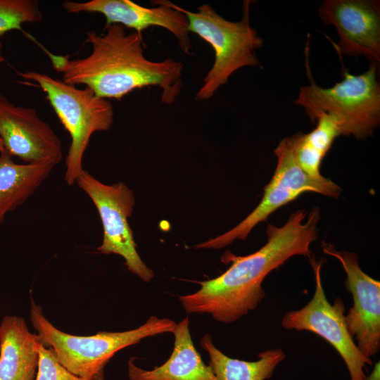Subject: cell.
<instances>
[{"label":"cell","instance_id":"6","mask_svg":"<svg viewBox=\"0 0 380 380\" xmlns=\"http://www.w3.org/2000/svg\"><path fill=\"white\" fill-rule=\"evenodd\" d=\"M18 75L35 83L46 94L71 139L65 158V181L72 186L83 171L82 160L91 135L110 129L114 111L111 103L99 97L89 88H77L51 76L35 71L21 72Z\"/></svg>","mask_w":380,"mask_h":380},{"label":"cell","instance_id":"13","mask_svg":"<svg viewBox=\"0 0 380 380\" xmlns=\"http://www.w3.org/2000/svg\"><path fill=\"white\" fill-rule=\"evenodd\" d=\"M152 4L158 6L146 8L130 0H91L86 2L65 0L62 3V7L69 13H100L106 18V25L120 24L140 34L151 26L163 27L175 37L184 53L191 55L192 45L186 16L167 5L164 0L153 1Z\"/></svg>","mask_w":380,"mask_h":380},{"label":"cell","instance_id":"17","mask_svg":"<svg viewBox=\"0 0 380 380\" xmlns=\"http://www.w3.org/2000/svg\"><path fill=\"white\" fill-rule=\"evenodd\" d=\"M201 346L208 353L209 365L217 380H267L286 358V354L281 348L260 352L255 361L232 358L215 347L209 334L202 337Z\"/></svg>","mask_w":380,"mask_h":380},{"label":"cell","instance_id":"21","mask_svg":"<svg viewBox=\"0 0 380 380\" xmlns=\"http://www.w3.org/2000/svg\"><path fill=\"white\" fill-rule=\"evenodd\" d=\"M364 380H380L379 361L375 363L372 372L368 376H366Z\"/></svg>","mask_w":380,"mask_h":380},{"label":"cell","instance_id":"14","mask_svg":"<svg viewBox=\"0 0 380 380\" xmlns=\"http://www.w3.org/2000/svg\"><path fill=\"white\" fill-rule=\"evenodd\" d=\"M42 343L23 317L4 316L0 323V380H34Z\"/></svg>","mask_w":380,"mask_h":380},{"label":"cell","instance_id":"16","mask_svg":"<svg viewBox=\"0 0 380 380\" xmlns=\"http://www.w3.org/2000/svg\"><path fill=\"white\" fill-rule=\"evenodd\" d=\"M55 166L49 161L18 164L5 150L0 153V224L33 195Z\"/></svg>","mask_w":380,"mask_h":380},{"label":"cell","instance_id":"2","mask_svg":"<svg viewBox=\"0 0 380 380\" xmlns=\"http://www.w3.org/2000/svg\"><path fill=\"white\" fill-rule=\"evenodd\" d=\"M105 32L87 33L91 51L82 58L70 59L47 52L53 68L71 85L84 84L99 97L120 100L132 91L158 87L161 101L173 103L182 89L183 63L173 58L152 61L144 53L142 35L127 32L120 24L105 26Z\"/></svg>","mask_w":380,"mask_h":380},{"label":"cell","instance_id":"4","mask_svg":"<svg viewBox=\"0 0 380 380\" xmlns=\"http://www.w3.org/2000/svg\"><path fill=\"white\" fill-rule=\"evenodd\" d=\"M378 65L370 63L367 70L358 75L345 71L341 82L324 88L314 82L307 63L310 82L300 87L294 103L304 108L312 123L324 113L336 118L341 135L366 139L380 123Z\"/></svg>","mask_w":380,"mask_h":380},{"label":"cell","instance_id":"7","mask_svg":"<svg viewBox=\"0 0 380 380\" xmlns=\"http://www.w3.org/2000/svg\"><path fill=\"white\" fill-rule=\"evenodd\" d=\"M274 153L277 158V167L257 207L234 228L196 245V248L220 249L236 239H246L258 224L266 221L272 213L303 193L314 192L338 198L341 191L338 184L326 177L312 178L300 168L294 158L289 137L279 142Z\"/></svg>","mask_w":380,"mask_h":380},{"label":"cell","instance_id":"10","mask_svg":"<svg viewBox=\"0 0 380 380\" xmlns=\"http://www.w3.org/2000/svg\"><path fill=\"white\" fill-rule=\"evenodd\" d=\"M321 247L340 262L346 272L345 285L353 300L345 315L346 327L359 350L371 358L380 349V282L362 271L355 253L338 251L324 241Z\"/></svg>","mask_w":380,"mask_h":380},{"label":"cell","instance_id":"20","mask_svg":"<svg viewBox=\"0 0 380 380\" xmlns=\"http://www.w3.org/2000/svg\"><path fill=\"white\" fill-rule=\"evenodd\" d=\"M34 380H85L65 367L53 350L44 344L39 348V358Z\"/></svg>","mask_w":380,"mask_h":380},{"label":"cell","instance_id":"15","mask_svg":"<svg viewBox=\"0 0 380 380\" xmlns=\"http://www.w3.org/2000/svg\"><path fill=\"white\" fill-rule=\"evenodd\" d=\"M172 352L167 360L152 370L128 362L129 380H217L210 365H206L194 345L187 317L177 324Z\"/></svg>","mask_w":380,"mask_h":380},{"label":"cell","instance_id":"8","mask_svg":"<svg viewBox=\"0 0 380 380\" xmlns=\"http://www.w3.org/2000/svg\"><path fill=\"white\" fill-rule=\"evenodd\" d=\"M314 272L315 289L311 300L302 308L291 310L282 317L281 326L289 330L312 332L327 341L340 355L348 369L350 380H364L367 365L371 358L359 350L349 334L345 319V305L337 297L333 304L327 299L322 281L321 269L326 261H317L312 254L309 258Z\"/></svg>","mask_w":380,"mask_h":380},{"label":"cell","instance_id":"22","mask_svg":"<svg viewBox=\"0 0 380 380\" xmlns=\"http://www.w3.org/2000/svg\"><path fill=\"white\" fill-rule=\"evenodd\" d=\"M2 49V44L0 41V63L4 61V58L1 55V50Z\"/></svg>","mask_w":380,"mask_h":380},{"label":"cell","instance_id":"5","mask_svg":"<svg viewBox=\"0 0 380 380\" xmlns=\"http://www.w3.org/2000/svg\"><path fill=\"white\" fill-rule=\"evenodd\" d=\"M165 2L183 13L188 19L189 32L210 44L215 52L213 65L196 93V99H210L237 70L260 66L255 51L262 46L263 40L250 23L251 1H243L242 17L239 22L226 20L209 4H203L194 12L169 1Z\"/></svg>","mask_w":380,"mask_h":380},{"label":"cell","instance_id":"11","mask_svg":"<svg viewBox=\"0 0 380 380\" xmlns=\"http://www.w3.org/2000/svg\"><path fill=\"white\" fill-rule=\"evenodd\" d=\"M0 139L4 150L25 163L63 158L62 142L32 108L15 106L0 93Z\"/></svg>","mask_w":380,"mask_h":380},{"label":"cell","instance_id":"18","mask_svg":"<svg viewBox=\"0 0 380 380\" xmlns=\"http://www.w3.org/2000/svg\"><path fill=\"white\" fill-rule=\"evenodd\" d=\"M316 127L308 133L298 132L289 137L294 158L300 168L309 176L322 179V162L331 148L334 139L341 135L335 118L322 113Z\"/></svg>","mask_w":380,"mask_h":380},{"label":"cell","instance_id":"23","mask_svg":"<svg viewBox=\"0 0 380 380\" xmlns=\"http://www.w3.org/2000/svg\"><path fill=\"white\" fill-rule=\"evenodd\" d=\"M4 151V147L1 139H0V153Z\"/></svg>","mask_w":380,"mask_h":380},{"label":"cell","instance_id":"3","mask_svg":"<svg viewBox=\"0 0 380 380\" xmlns=\"http://www.w3.org/2000/svg\"><path fill=\"white\" fill-rule=\"evenodd\" d=\"M30 300V321L42 343L53 350L65 367L85 380H104V367L117 352L147 337L172 333L177 325L169 318L151 316L142 325L128 331L73 335L56 328L32 297Z\"/></svg>","mask_w":380,"mask_h":380},{"label":"cell","instance_id":"19","mask_svg":"<svg viewBox=\"0 0 380 380\" xmlns=\"http://www.w3.org/2000/svg\"><path fill=\"white\" fill-rule=\"evenodd\" d=\"M36 0H0V37L12 30L23 31L22 25L42 20Z\"/></svg>","mask_w":380,"mask_h":380},{"label":"cell","instance_id":"9","mask_svg":"<svg viewBox=\"0 0 380 380\" xmlns=\"http://www.w3.org/2000/svg\"><path fill=\"white\" fill-rule=\"evenodd\" d=\"M75 183L91 198L99 214L103 230L99 252L122 257L127 268L145 282L154 277L141 260L128 222L134 204L132 190L123 182L106 184L83 170Z\"/></svg>","mask_w":380,"mask_h":380},{"label":"cell","instance_id":"12","mask_svg":"<svg viewBox=\"0 0 380 380\" xmlns=\"http://www.w3.org/2000/svg\"><path fill=\"white\" fill-rule=\"evenodd\" d=\"M318 15L336 27L339 53L380 61V3L377 0H325Z\"/></svg>","mask_w":380,"mask_h":380},{"label":"cell","instance_id":"1","mask_svg":"<svg viewBox=\"0 0 380 380\" xmlns=\"http://www.w3.org/2000/svg\"><path fill=\"white\" fill-rule=\"evenodd\" d=\"M293 212L281 227L268 224L267 241L257 251L245 256L226 252L224 263L231 262L222 274L199 282L196 292L179 296L187 313L209 314L220 322L232 323L254 310L265 296L262 282L273 270L295 255L309 258L312 242L318 238L320 210Z\"/></svg>","mask_w":380,"mask_h":380}]
</instances>
